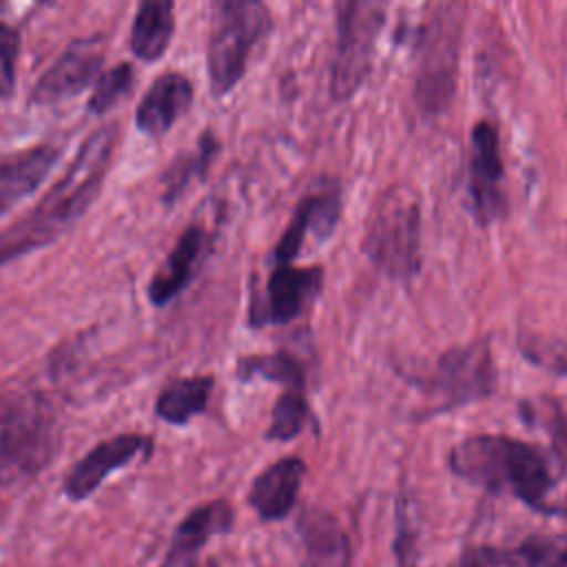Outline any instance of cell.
<instances>
[{"label":"cell","instance_id":"obj_18","mask_svg":"<svg viewBox=\"0 0 567 567\" xmlns=\"http://www.w3.org/2000/svg\"><path fill=\"white\" fill-rule=\"evenodd\" d=\"M58 157V146L38 144L4 159L0 164V215L33 193L44 182Z\"/></svg>","mask_w":567,"mask_h":567},{"label":"cell","instance_id":"obj_22","mask_svg":"<svg viewBox=\"0 0 567 567\" xmlns=\"http://www.w3.org/2000/svg\"><path fill=\"white\" fill-rule=\"evenodd\" d=\"M213 385L215 381L208 374L175 379L159 392L155 401V414L166 423L186 425L193 416L206 410Z\"/></svg>","mask_w":567,"mask_h":567},{"label":"cell","instance_id":"obj_4","mask_svg":"<svg viewBox=\"0 0 567 567\" xmlns=\"http://www.w3.org/2000/svg\"><path fill=\"white\" fill-rule=\"evenodd\" d=\"M361 248L385 277L414 279L421 268V197L412 186L392 184L377 197Z\"/></svg>","mask_w":567,"mask_h":567},{"label":"cell","instance_id":"obj_15","mask_svg":"<svg viewBox=\"0 0 567 567\" xmlns=\"http://www.w3.org/2000/svg\"><path fill=\"white\" fill-rule=\"evenodd\" d=\"M306 476V463L299 456H284L281 461L268 465L248 492V503L261 520H281L290 514L301 481Z\"/></svg>","mask_w":567,"mask_h":567},{"label":"cell","instance_id":"obj_12","mask_svg":"<svg viewBox=\"0 0 567 567\" xmlns=\"http://www.w3.org/2000/svg\"><path fill=\"white\" fill-rule=\"evenodd\" d=\"M339 215H341V190L337 184H326L323 188L303 195V199L297 204L292 213L290 224L286 226L284 235L275 244V250H272L275 261L277 264L292 261L301 252L308 235L317 239H326L332 233Z\"/></svg>","mask_w":567,"mask_h":567},{"label":"cell","instance_id":"obj_10","mask_svg":"<svg viewBox=\"0 0 567 567\" xmlns=\"http://www.w3.org/2000/svg\"><path fill=\"white\" fill-rule=\"evenodd\" d=\"M321 286H323L321 266L295 268L288 264H277L268 277L264 295L252 303V310H250L252 326L288 323L297 319L306 310V306L319 295Z\"/></svg>","mask_w":567,"mask_h":567},{"label":"cell","instance_id":"obj_29","mask_svg":"<svg viewBox=\"0 0 567 567\" xmlns=\"http://www.w3.org/2000/svg\"><path fill=\"white\" fill-rule=\"evenodd\" d=\"M20 51V35L9 24L0 22V71L7 78V84H13L16 78V60Z\"/></svg>","mask_w":567,"mask_h":567},{"label":"cell","instance_id":"obj_3","mask_svg":"<svg viewBox=\"0 0 567 567\" xmlns=\"http://www.w3.org/2000/svg\"><path fill=\"white\" fill-rule=\"evenodd\" d=\"M60 447V421L47 394L16 388L0 394V487L42 472Z\"/></svg>","mask_w":567,"mask_h":567},{"label":"cell","instance_id":"obj_26","mask_svg":"<svg viewBox=\"0 0 567 567\" xmlns=\"http://www.w3.org/2000/svg\"><path fill=\"white\" fill-rule=\"evenodd\" d=\"M133 86V66L128 62H120L115 66H111L109 71H104L95 86L93 93L89 97V109L91 113H106L109 109H113L124 95H128Z\"/></svg>","mask_w":567,"mask_h":567},{"label":"cell","instance_id":"obj_17","mask_svg":"<svg viewBox=\"0 0 567 567\" xmlns=\"http://www.w3.org/2000/svg\"><path fill=\"white\" fill-rule=\"evenodd\" d=\"M208 246V235L199 224L188 226L177 239L171 255L155 270L148 281V299L155 306H166L173 297H177L195 277L204 252Z\"/></svg>","mask_w":567,"mask_h":567},{"label":"cell","instance_id":"obj_8","mask_svg":"<svg viewBox=\"0 0 567 567\" xmlns=\"http://www.w3.org/2000/svg\"><path fill=\"white\" fill-rule=\"evenodd\" d=\"M470 177L467 193L472 213L481 226H489L507 213V199L503 190L505 166L501 157L498 128L489 120L474 124L470 133Z\"/></svg>","mask_w":567,"mask_h":567},{"label":"cell","instance_id":"obj_1","mask_svg":"<svg viewBox=\"0 0 567 567\" xmlns=\"http://www.w3.org/2000/svg\"><path fill=\"white\" fill-rule=\"evenodd\" d=\"M117 144V126L106 124L91 133L71 166L11 226L0 230V266L33 252L66 233L97 197Z\"/></svg>","mask_w":567,"mask_h":567},{"label":"cell","instance_id":"obj_16","mask_svg":"<svg viewBox=\"0 0 567 567\" xmlns=\"http://www.w3.org/2000/svg\"><path fill=\"white\" fill-rule=\"evenodd\" d=\"M233 527V507L217 498L195 507L175 529L162 567H195L202 547Z\"/></svg>","mask_w":567,"mask_h":567},{"label":"cell","instance_id":"obj_24","mask_svg":"<svg viewBox=\"0 0 567 567\" xmlns=\"http://www.w3.org/2000/svg\"><path fill=\"white\" fill-rule=\"evenodd\" d=\"M215 153H217V140L213 137V133H204L195 151H188L175 157V162L171 164V168L164 173V179H162L164 184L162 199L166 204L175 202L195 177H202L206 173Z\"/></svg>","mask_w":567,"mask_h":567},{"label":"cell","instance_id":"obj_13","mask_svg":"<svg viewBox=\"0 0 567 567\" xmlns=\"http://www.w3.org/2000/svg\"><path fill=\"white\" fill-rule=\"evenodd\" d=\"M447 567H567V536H534L518 545H478Z\"/></svg>","mask_w":567,"mask_h":567},{"label":"cell","instance_id":"obj_28","mask_svg":"<svg viewBox=\"0 0 567 567\" xmlns=\"http://www.w3.org/2000/svg\"><path fill=\"white\" fill-rule=\"evenodd\" d=\"M394 556L396 567H419V545H416V532L412 523L408 520L405 512L399 514L396 525V538H394Z\"/></svg>","mask_w":567,"mask_h":567},{"label":"cell","instance_id":"obj_11","mask_svg":"<svg viewBox=\"0 0 567 567\" xmlns=\"http://www.w3.org/2000/svg\"><path fill=\"white\" fill-rule=\"evenodd\" d=\"M151 447H153V441L144 434H117L113 439L97 443L66 474L64 494L71 501L89 498L109 474L133 463V458H137L140 454L146 456Z\"/></svg>","mask_w":567,"mask_h":567},{"label":"cell","instance_id":"obj_14","mask_svg":"<svg viewBox=\"0 0 567 567\" xmlns=\"http://www.w3.org/2000/svg\"><path fill=\"white\" fill-rule=\"evenodd\" d=\"M193 104V84L177 71L162 73L135 111V124L148 137L164 135Z\"/></svg>","mask_w":567,"mask_h":567},{"label":"cell","instance_id":"obj_20","mask_svg":"<svg viewBox=\"0 0 567 567\" xmlns=\"http://www.w3.org/2000/svg\"><path fill=\"white\" fill-rule=\"evenodd\" d=\"M175 4L168 0H146L137 7L131 27V51L144 60L155 62L164 55L175 31Z\"/></svg>","mask_w":567,"mask_h":567},{"label":"cell","instance_id":"obj_7","mask_svg":"<svg viewBox=\"0 0 567 567\" xmlns=\"http://www.w3.org/2000/svg\"><path fill=\"white\" fill-rule=\"evenodd\" d=\"M427 388L439 396V410H454L489 396L496 388L489 337L443 352L434 363Z\"/></svg>","mask_w":567,"mask_h":567},{"label":"cell","instance_id":"obj_25","mask_svg":"<svg viewBox=\"0 0 567 567\" xmlns=\"http://www.w3.org/2000/svg\"><path fill=\"white\" fill-rule=\"evenodd\" d=\"M310 419V408L301 390H286L272 405L270 425L266 439L270 441H290L295 439Z\"/></svg>","mask_w":567,"mask_h":567},{"label":"cell","instance_id":"obj_6","mask_svg":"<svg viewBox=\"0 0 567 567\" xmlns=\"http://www.w3.org/2000/svg\"><path fill=\"white\" fill-rule=\"evenodd\" d=\"M383 20L385 7L381 2L337 4V49L330 64L334 100H350L368 78Z\"/></svg>","mask_w":567,"mask_h":567},{"label":"cell","instance_id":"obj_21","mask_svg":"<svg viewBox=\"0 0 567 567\" xmlns=\"http://www.w3.org/2000/svg\"><path fill=\"white\" fill-rule=\"evenodd\" d=\"M308 567H348V538L341 525L326 512L312 509L301 518Z\"/></svg>","mask_w":567,"mask_h":567},{"label":"cell","instance_id":"obj_5","mask_svg":"<svg viewBox=\"0 0 567 567\" xmlns=\"http://www.w3.org/2000/svg\"><path fill=\"white\" fill-rule=\"evenodd\" d=\"M272 18L255 0H221L213 4L206 66L213 95H226L244 78L255 44L268 35Z\"/></svg>","mask_w":567,"mask_h":567},{"label":"cell","instance_id":"obj_23","mask_svg":"<svg viewBox=\"0 0 567 567\" xmlns=\"http://www.w3.org/2000/svg\"><path fill=\"white\" fill-rule=\"evenodd\" d=\"M237 374L241 379L261 377L266 381L281 383L288 390H303V385H306V365L295 354H290L286 350L270 352V354L244 357L237 363Z\"/></svg>","mask_w":567,"mask_h":567},{"label":"cell","instance_id":"obj_9","mask_svg":"<svg viewBox=\"0 0 567 567\" xmlns=\"http://www.w3.org/2000/svg\"><path fill=\"white\" fill-rule=\"evenodd\" d=\"M106 42L102 35L71 42L60 58L33 84L31 102L38 106L60 104L82 93L104 62Z\"/></svg>","mask_w":567,"mask_h":567},{"label":"cell","instance_id":"obj_2","mask_svg":"<svg viewBox=\"0 0 567 567\" xmlns=\"http://www.w3.org/2000/svg\"><path fill=\"white\" fill-rule=\"evenodd\" d=\"M450 470L487 492H509L534 509L545 501L554 476L545 456L529 443L505 434H474L450 450Z\"/></svg>","mask_w":567,"mask_h":567},{"label":"cell","instance_id":"obj_19","mask_svg":"<svg viewBox=\"0 0 567 567\" xmlns=\"http://www.w3.org/2000/svg\"><path fill=\"white\" fill-rule=\"evenodd\" d=\"M427 62L419 75V97L427 111L445 109L450 93L454 91V60H456V33L450 31L441 38H430Z\"/></svg>","mask_w":567,"mask_h":567},{"label":"cell","instance_id":"obj_27","mask_svg":"<svg viewBox=\"0 0 567 567\" xmlns=\"http://www.w3.org/2000/svg\"><path fill=\"white\" fill-rule=\"evenodd\" d=\"M520 352L534 365L556 374H567V339L545 334H520Z\"/></svg>","mask_w":567,"mask_h":567}]
</instances>
